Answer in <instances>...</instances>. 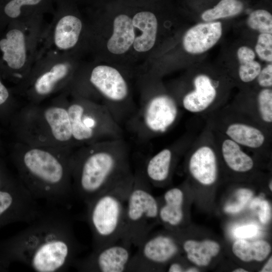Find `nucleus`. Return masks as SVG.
I'll use <instances>...</instances> for the list:
<instances>
[{
    "mask_svg": "<svg viewBox=\"0 0 272 272\" xmlns=\"http://www.w3.org/2000/svg\"><path fill=\"white\" fill-rule=\"evenodd\" d=\"M16 238V258L37 272L63 271L81 250L70 220L57 211L40 212Z\"/></svg>",
    "mask_w": 272,
    "mask_h": 272,
    "instance_id": "1",
    "label": "nucleus"
},
{
    "mask_svg": "<svg viewBox=\"0 0 272 272\" xmlns=\"http://www.w3.org/2000/svg\"><path fill=\"white\" fill-rule=\"evenodd\" d=\"M70 164L74 194L86 205L132 173L124 138L83 146Z\"/></svg>",
    "mask_w": 272,
    "mask_h": 272,
    "instance_id": "2",
    "label": "nucleus"
},
{
    "mask_svg": "<svg viewBox=\"0 0 272 272\" xmlns=\"http://www.w3.org/2000/svg\"><path fill=\"white\" fill-rule=\"evenodd\" d=\"M67 91L104 106L122 127L136 109L125 75L105 63H81Z\"/></svg>",
    "mask_w": 272,
    "mask_h": 272,
    "instance_id": "3",
    "label": "nucleus"
},
{
    "mask_svg": "<svg viewBox=\"0 0 272 272\" xmlns=\"http://www.w3.org/2000/svg\"><path fill=\"white\" fill-rule=\"evenodd\" d=\"M70 155L63 158L42 148L27 149L22 154V183L32 196L50 205L67 204L74 195Z\"/></svg>",
    "mask_w": 272,
    "mask_h": 272,
    "instance_id": "4",
    "label": "nucleus"
},
{
    "mask_svg": "<svg viewBox=\"0 0 272 272\" xmlns=\"http://www.w3.org/2000/svg\"><path fill=\"white\" fill-rule=\"evenodd\" d=\"M141 80L139 103L124 125L140 142H147L171 129L181 116V108L174 96L162 89L149 74Z\"/></svg>",
    "mask_w": 272,
    "mask_h": 272,
    "instance_id": "5",
    "label": "nucleus"
},
{
    "mask_svg": "<svg viewBox=\"0 0 272 272\" xmlns=\"http://www.w3.org/2000/svg\"><path fill=\"white\" fill-rule=\"evenodd\" d=\"M131 173L86 204L93 249L120 241L125 211L133 181Z\"/></svg>",
    "mask_w": 272,
    "mask_h": 272,
    "instance_id": "6",
    "label": "nucleus"
},
{
    "mask_svg": "<svg viewBox=\"0 0 272 272\" xmlns=\"http://www.w3.org/2000/svg\"><path fill=\"white\" fill-rule=\"evenodd\" d=\"M80 55L53 51L39 53L21 81L22 94L38 101L57 92H66L81 63Z\"/></svg>",
    "mask_w": 272,
    "mask_h": 272,
    "instance_id": "7",
    "label": "nucleus"
},
{
    "mask_svg": "<svg viewBox=\"0 0 272 272\" xmlns=\"http://www.w3.org/2000/svg\"><path fill=\"white\" fill-rule=\"evenodd\" d=\"M73 97L66 108L75 143L85 146L124 138L123 127L106 107L82 97Z\"/></svg>",
    "mask_w": 272,
    "mask_h": 272,
    "instance_id": "8",
    "label": "nucleus"
},
{
    "mask_svg": "<svg viewBox=\"0 0 272 272\" xmlns=\"http://www.w3.org/2000/svg\"><path fill=\"white\" fill-rule=\"evenodd\" d=\"M133 183L127 199L120 241L139 246L151 233L159 220L158 203L142 168L133 173Z\"/></svg>",
    "mask_w": 272,
    "mask_h": 272,
    "instance_id": "9",
    "label": "nucleus"
},
{
    "mask_svg": "<svg viewBox=\"0 0 272 272\" xmlns=\"http://www.w3.org/2000/svg\"><path fill=\"white\" fill-rule=\"evenodd\" d=\"M86 22L75 13L61 9L43 33L38 53L53 51L81 54L85 50Z\"/></svg>",
    "mask_w": 272,
    "mask_h": 272,
    "instance_id": "10",
    "label": "nucleus"
},
{
    "mask_svg": "<svg viewBox=\"0 0 272 272\" xmlns=\"http://www.w3.org/2000/svg\"><path fill=\"white\" fill-rule=\"evenodd\" d=\"M235 108V107H234ZM219 122L209 123L244 149H270V131L248 115L232 108Z\"/></svg>",
    "mask_w": 272,
    "mask_h": 272,
    "instance_id": "11",
    "label": "nucleus"
},
{
    "mask_svg": "<svg viewBox=\"0 0 272 272\" xmlns=\"http://www.w3.org/2000/svg\"><path fill=\"white\" fill-rule=\"evenodd\" d=\"M137 248L131 255L127 271H156L179 252L178 245L174 237L162 233H150Z\"/></svg>",
    "mask_w": 272,
    "mask_h": 272,
    "instance_id": "12",
    "label": "nucleus"
},
{
    "mask_svg": "<svg viewBox=\"0 0 272 272\" xmlns=\"http://www.w3.org/2000/svg\"><path fill=\"white\" fill-rule=\"evenodd\" d=\"M189 149V173L202 185L213 184L218 177V150L209 124Z\"/></svg>",
    "mask_w": 272,
    "mask_h": 272,
    "instance_id": "13",
    "label": "nucleus"
},
{
    "mask_svg": "<svg viewBox=\"0 0 272 272\" xmlns=\"http://www.w3.org/2000/svg\"><path fill=\"white\" fill-rule=\"evenodd\" d=\"M131 255V246L119 241L93 249L87 256L77 259L74 265L82 271L124 272L127 271Z\"/></svg>",
    "mask_w": 272,
    "mask_h": 272,
    "instance_id": "14",
    "label": "nucleus"
},
{
    "mask_svg": "<svg viewBox=\"0 0 272 272\" xmlns=\"http://www.w3.org/2000/svg\"><path fill=\"white\" fill-rule=\"evenodd\" d=\"M190 142L189 136L183 135L146 160L141 168L151 185L161 186L169 179L175 162L189 148Z\"/></svg>",
    "mask_w": 272,
    "mask_h": 272,
    "instance_id": "15",
    "label": "nucleus"
},
{
    "mask_svg": "<svg viewBox=\"0 0 272 272\" xmlns=\"http://www.w3.org/2000/svg\"><path fill=\"white\" fill-rule=\"evenodd\" d=\"M192 84V90L176 99L181 108L194 114L213 113L221 109L217 86L209 76L198 75Z\"/></svg>",
    "mask_w": 272,
    "mask_h": 272,
    "instance_id": "16",
    "label": "nucleus"
},
{
    "mask_svg": "<svg viewBox=\"0 0 272 272\" xmlns=\"http://www.w3.org/2000/svg\"><path fill=\"white\" fill-rule=\"evenodd\" d=\"M222 33V24L219 22L198 24L185 32L182 39L183 47L190 53H203L215 45Z\"/></svg>",
    "mask_w": 272,
    "mask_h": 272,
    "instance_id": "17",
    "label": "nucleus"
},
{
    "mask_svg": "<svg viewBox=\"0 0 272 272\" xmlns=\"http://www.w3.org/2000/svg\"><path fill=\"white\" fill-rule=\"evenodd\" d=\"M209 125L212 130L218 151L227 166L235 172L250 171L254 165L253 158L243 150V148Z\"/></svg>",
    "mask_w": 272,
    "mask_h": 272,
    "instance_id": "18",
    "label": "nucleus"
},
{
    "mask_svg": "<svg viewBox=\"0 0 272 272\" xmlns=\"http://www.w3.org/2000/svg\"><path fill=\"white\" fill-rule=\"evenodd\" d=\"M135 38L132 47L137 54H144L154 46L158 33V20L155 15L149 11H141L132 17Z\"/></svg>",
    "mask_w": 272,
    "mask_h": 272,
    "instance_id": "19",
    "label": "nucleus"
},
{
    "mask_svg": "<svg viewBox=\"0 0 272 272\" xmlns=\"http://www.w3.org/2000/svg\"><path fill=\"white\" fill-rule=\"evenodd\" d=\"M111 30L105 43L106 49L110 54L123 55L132 49L135 34L130 16L125 14L116 16L112 21Z\"/></svg>",
    "mask_w": 272,
    "mask_h": 272,
    "instance_id": "20",
    "label": "nucleus"
},
{
    "mask_svg": "<svg viewBox=\"0 0 272 272\" xmlns=\"http://www.w3.org/2000/svg\"><path fill=\"white\" fill-rule=\"evenodd\" d=\"M163 203L158 202L159 221L169 227L180 225L184 218V193L181 188L173 187L163 195Z\"/></svg>",
    "mask_w": 272,
    "mask_h": 272,
    "instance_id": "21",
    "label": "nucleus"
},
{
    "mask_svg": "<svg viewBox=\"0 0 272 272\" xmlns=\"http://www.w3.org/2000/svg\"><path fill=\"white\" fill-rule=\"evenodd\" d=\"M43 118L53 140L63 144L74 142L66 108L50 106L44 110Z\"/></svg>",
    "mask_w": 272,
    "mask_h": 272,
    "instance_id": "22",
    "label": "nucleus"
},
{
    "mask_svg": "<svg viewBox=\"0 0 272 272\" xmlns=\"http://www.w3.org/2000/svg\"><path fill=\"white\" fill-rule=\"evenodd\" d=\"M183 248L188 259L198 266L208 265L220 250L219 244L211 240L202 241L187 240L183 243Z\"/></svg>",
    "mask_w": 272,
    "mask_h": 272,
    "instance_id": "23",
    "label": "nucleus"
},
{
    "mask_svg": "<svg viewBox=\"0 0 272 272\" xmlns=\"http://www.w3.org/2000/svg\"><path fill=\"white\" fill-rule=\"evenodd\" d=\"M44 1L10 0L4 7V13L6 17L13 22L42 17L39 8Z\"/></svg>",
    "mask_w": 272,
    "mask_h": 272,
    "instance_id": "24",
    "label": "nucleus"
},
{
    "mask_svg": "<svg viewBox=\"0 0 272 272\" xmlns=\"http://www.w3.org/2000/svg\"><path fill=\"white\" fill-rule=\"evenodd\" d=\"M238 109L251 117L270 131L272 124L271 89L263 88L258 92L254 107L245 110Z\"/></svg>",
    "mask_w": 272,
    "mask_h": 272,
    "instance_id": "25",
    "label": "nucleus"
},
{
    "mask_svg": "<svg viewBox=\"0 0 272 272\" xmlns=\"http://www.w3.org/2000/svg\"><path fill=\"white\" fill-rule=\"evenodd\" d=\"M271 251L269 244L264 240L248 242L243 239L236 241L232 246L233 253L240 260L249 262L264 260Z\"/></svg>",
    "mask_w": 272,
    "mask_h": 272,
    "instance_id": "26",
    "label": "nucleus"
},
{
    "mask_svg": "<svg viewBox=\"0 0 272 272\" xmlns=\"http://www.w3.org/2000/svg\"><path fill=\"white\" fill-rule=\"evenodd\" d=\"M237 57L240 62L238 75L244 83H250L259 75L261 66L254 60L255 54L253 50L247 46L240 47L237 50Z\"/></svg>",
    "mask_w": 272,
    "mask_h": 272,
    "instance_id": "27",
    "label": "nucleus"
},
{
    "mask_svg": "<svg viewBox=\"0 0 272 272\" xmlns=\"http://www.w3.org/2000/svg\"><path fill=\"white\" fill-rule=\"evenodd\" d=\"M243 5L239 0H221L213 8L208 9L201 14L202 19L206 22L234 16L243 10Z\"/></svg>",
    "mask_w": 272,
    "mask_h": 272,
    "instance_id": "28",
    "label": "nucleus"
},
{
    "mask_svg": "<svg viewBox=\"0 0 272 272\" xmlns=\"http://www.w3.org/2000/svg\"><path fill=\"white\" fill-rule=\"evenodd\" d=\"M247 24L250 28L261 33H272V16L265 10H256L251 12Z\"/></svg>",
    "mask_w": 272,
    "mask_h": 272,
    "instance_id": "29",
    "label": "nucleus"
},
{
    "mask_svg": "<svg viewBox=\"0 0 272 272\" xmlns=\"http://www.w3.org/2000/svg\"><path fill=\"white\" fill-rule=\"evenodd\" d=\"M255 49L261 59L271 62L272 35L268 33H260L258 37Z\"/></svg>",
    "mask_w": 272,
    "mask_h": 272,
    "instance_id": "30",
    "label": "nucleus"
},
{
    "mask_svg": "<svg viewBox=\"0 0 272 272\" xmlns=\"http://www.w3.org/2000/svg\"><path fill=\"white\" fill-rule=\"evenodd\" d=\"M235 195L236 201L227 204L224 208L225 212L235 214L241 211L252 196L253 192L247 188H240L236 191Z\"/></svg>",
    "mask_w": 272,
    "mask_h": 272,
    "instance_id": "31",
    "label": "nucleus"
},
{
    "mask_svg": "<svg viewBox=\"0 0 272 272\" xmlns=\"http://www.w3.org/2000/svg\"><path fill=\"white\" fill-rule=\"evenodd\" d=\"M258 232V227L252 224L239 226L233 230L234 235L237 238L242 239L254 237Z\"/></svg>",
    "mask_w": 272,
    "mask_h": 272,
    "instance_id": "32",
    "label": "nucleus"
},
{
    "mask_svg": "<svg viewBox=\"0 0 272 272\" xmlns=\"http://www.w3.org/2000/svg\"><path fill=\"white\" fill-rule=\"evenodd\" d=\"M258 85L263 88H270L272 86V64H268L261 70L257 77Z\"/></svg>",
    "mask_w": 272,
    "mask_h": 272,
    "instance_id": "33",
    "label": "nucleus"
},
{
    "mask_svg": "<svg viewBox=\"0 0 272 272\" xmlns=\"http://www.w3.org/2000/svg\"><path fill=\"white\" fill-rule=\"evenodd\" d=\"M258 217L260 221L263 224L269 222L271 217V207L269 202L266 200H261L259 205Z\"/></svg>",
    "mask_w": 272,
    "mask_h": 272,
    "instance_id": "34",
    "label": "nucleus"
},
{
    "mask_svg": "<svg viewBox=\"0 0 272 272\" xmlns=\"http://www.w3.org/2000/svg\"><path fill=\"white\" fill-rule=\"evenodd\" d=\"M9 96V91L0 80V105L6 102Z\"/></svg>",
    "mask_w": 272,
    "mask_h": 272,
    "instance_id": "35",
    "label": "nucleus"
},
{
    "mask_svg": "<svg viewBox=\"0 0 272 272\" xmlns=\"http://www.w3.org/2000/svg\"><path fill=\"white\" fill-rule=\"evenodd\" d=\"M182 265L177 262H173L171 263L168 269L169 272H182L184 271Z\"/></svg>",
    "mask_w": 272,
    "mask_h": 272,
    "instance_id": "36",
    "label": "nucleus"
},
{
    "mask_svg": "<svg viewBox=\"0 0 272 272\" xmlns=\"http://www.w3.org/2000/svg\"><path fill=\"white\" fill-rule=\"evenodd\" d=\"M260 272H271L272 271V258L271 256L269 258L267 262L265 264L263 268L260 270Z\"/></svg>",
    "mask_w": 272,
    "mask_h": 272,
    "instance_id": "37",
    "label": "nucleus"
},
{
    "mask_svg": "<svg viewBox=\"0 0 272 272\" xmlns=\"http://www.w3.org/2000/svg\"><path fill=\"white\" fill-rule=\"evenodd\" d=\"M261 200H262L261 197L255 198L250 202V208L251 209H254L258 207L259 205Z\"/></svg>",
    "mask_w": 272,
    "mask_h": 272,
    "instance_id": "38",
    "label": "nucleus"
},
{
    "mask_svg": "<svg viewBox=\"0 0 272 272\" xmlns=\"http://www.w3.org/2000/svg\"><path fill=\"white\" fill-rule=\"evenodd\" d=\"M185 271L186 272H196L198 271V269L195 267H190L188 268L186 270H185Z\"/></svg>",
    "mask_w": 272,
    "mask_h": 272,
    "instance_id": "39",
    "label": "nucleus"
},
{
    "mask_svg": "<svg viewBox=\"0 0 272 272\" xmlns=\"http://www.w3.org/2000/svg\"><path fill=\"white\" fill-rule=\"evenodd\" d=\"M233 272H247L246 270L242 268H237L233 271Z\"/></svg>",
    "mask_w": 272,
    "mask_h": 272,
    "instance_id": "40",
    "label": "nucleus"
},
{
    "mask_svg": "<svg viewBox=\"0 0 272 272\" xmlns=\"http://www.w3.org/2000/svg\"><path fill=\"white\" fill-rule=\"evenodd\" d=\"M268 186H269V189L271 191L272 190V181H271V180H270V181L269 182Z\"/></svg>",
    "mask_w": 272,
    "mask_h": 272,
    "instance_id": "41",
    "label": "nucleus"
}]
</instances>
